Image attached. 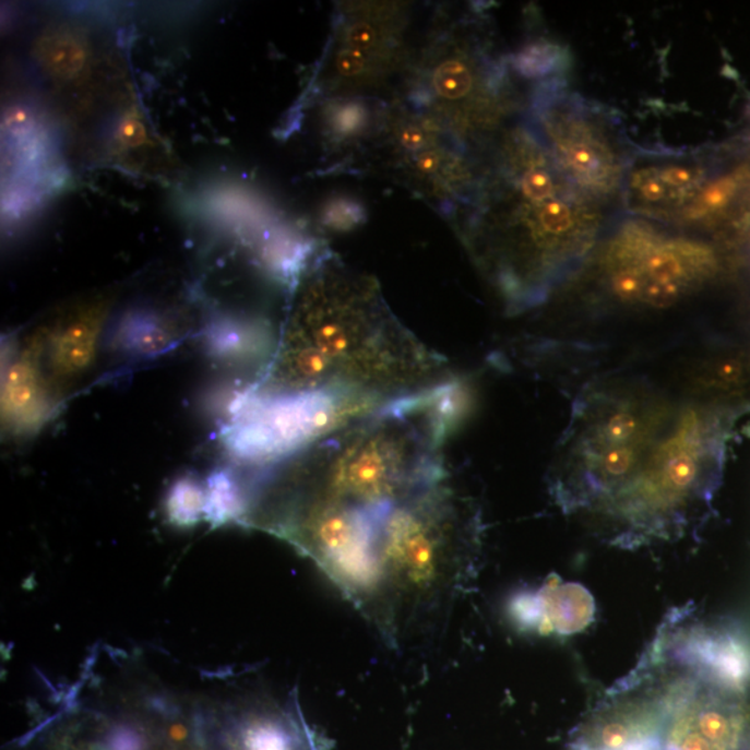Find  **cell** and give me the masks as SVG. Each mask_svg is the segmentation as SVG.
Masks as SVG:
<instances>
[{"label":"cell","mask_w":750,"mask_h":750,"mask_svg":"<svg viewBox=\"0 0 750 750\" xmlns=\"http://www.w3.org/2000/svg\"><path fill=\"white\" fill-rule=\"evenodd\" d=\"M107 300L96 299L70 309L50 333V366L58 379H71L86 369L95 355Z\"/></svg>","instance_id":"obj_13"},{"label":"cell","mask_w":750,"mask_h":750,"mask_svg":"<svg viewBox=\"0 0 750 750\" xmlns=\"http://www.w3.org/2000/svg\"><path fill=\"white\" fill-rule=\"evenodd\" d=\"M262 326L249 321L222 318L206 331L207 348L223 359H239L262 348Z\"/></svg>","instance_id":"obj_18"},{"label":"cell","mask_w":750,"mask_h":750,"mask_svg":"<svg viewBox=\"0 0 750 750\" xmlns=\"http://www.w3.org/2000/svg\"><path fill=\"white\" fill-rule=\"evenodd\" d=\"M372 63H374L372 56L345 45L336 50L334 58L336 74L348 80L360 79V76L369 73Z\"/></svg>","instance_id":"obj_27"},{"label":"cell","mask_w":750,"mask_h":750,"mask_svg":"<svg viewBox=\"0 0 750 750\" xmlns=\"http://www.w3.org/2000/svg\"><path fill=\"white\" fill-rule=\"evenodd\" d=\"M478 83L476 64L464 55L442 60L433 70L431 86L438 98L459 102L474 94Z\"/></svg>","instance_id":"obj_20"},{"label":"cell","mask_w":750,"mask_h":750,"mask_svg":"<svg viewBox=\"0 0 750 750\" xmlns=\"http://www.w3.org/2000/svg\"><path fill=\"white\" fill-rule=\"evenodd\" d=\"M510 68L525 80L540 81L564 74L568 58L558 45L544 43L531 44L510 58Z\"/></svg>","instance_id":"obj_19"},{"label":"cell","mask_w":750,"mask_h":750,"mask_svg":"<svg viewBox=\"0 0 750 750\" xmlns=\"http://www.w3.org/2000/svg\"><path fill=\"white\" fill-rule=\"evenodd\" d=\"M188 736H190V731H188L186 724H182L181 722H172L167 728L168 739L177 745L186 742Z\"/></svg>","instance_id":"obj_30"},{"label":"cell","mask_w":750,"mask_h":750,"mask_svg":"<svg viewBox=\"0 0 750 750\" xmlns=\"http://www.w3.org/2000/svg\"><path fill=\"white\" fill-rule=\"evenodd\" d=\"M259 395L334 392L386 403L448 380L447 360L388 308L374 281L329 254L296 281Z\"/></svg>","instance_id":"obj_2"},{"label":"cell","mask_w":750,"mask_h":750,"mask_svg":"<svg viewBox=\"0 0 750 750\" xmlns=\"http://www.w3.org/2000/svg\"><path fill=\"white\" fill-rule=\"evenodd\" d=\"M713 178L699 152L635 151L622 186L621 211L680 231Z\"/></svg>","instance_id":"obj_10"},{"label":"cell","mask_w":750,"mask_h":750,"mask_svg":"<svg viewBox=\"0 0 750 750\" xmlns=\"http://www.w3.org/2000/svg\"><path fill=\"white\" fill-rule=\"evenodd\" d=\"M205 520L223 525L238 520L247 512L241 488L228 472H217L207 479Z\"/></svg>","instance_id":"obj_21"},{"label":"cell","mask_w":750,"mask_h":750,"mask_svg":"<svg viewBox=\"0 0 750 750\" xmlns=\"http://www.w3.org/2000/svg\"><path fill=\"white\" fill-rule=\"evenodd\" d=\"M197 202L201 216L213 226L245 239L264 234L270 223L269 209L263 202L236 183H213L201 192Z\"/></svg>","instance_id":"obj_14"},{"label":"cell","mask_w":750,"mask_h":750,"mask_svg":"<svg viewBox=\"0 0 750 750\" xmlns=\"http://www.w3.org/2000/svg\"><path fill=\"white\" fill-rule=\"evenodd\" d=\"M144 737L136 728L120 724L106 737V750H145Z\"/></svg>","instance_id":"obj_28"},{"label":"cell","mask_w":750,"mask_h":750,"mask_svg":"<svg viewBox=\"0 0 750 750\" xmlns=\"http://www.w3.org/2000/svg\"><path fill=\"white\" fill-rule=\"evenodd\" d=\"M382 405L334 392L259 395L247 391L224 431V442L239 462L273 466Z\"/></svg>","instance_id":"obj_8"},{"label":"cell","mask_w":750,"mask_h":750,"mask_svg":"<svg viewBox=\"0 0 750 750\" xmlns=\"http://www.w3.org/2000/svg\"><path fill=\"white\" fill-rule=\"evenodd\" d=\"M464 402L462 382L448 379L395 397L296 453L288 459L302 487L295 509L344 510L385 522L401 503L448 477L443 447Z\"/></svg>","instance_id":"obj_4"},{"label":"cell","mask_w":750,"mask_h":750,"mask_svg":"<svg viewBox=\"0 0 750 750\" xmlns=\"http://www.w3.org/2000/svg\"><path fill=\"white\" fill-rule=\"evenodd\" d=\"M69 178L49 117L27 100L10 105L2 120V216L8 226L38 214Z\"/></svg>","instance_id":"obj_9"},{"label":"cell","mask_w":750,"mask_h":750,"mask_svg":"<svg viewBox=\"0 0 750 750\" xmlns=\"http://www.w3.org/2000/svg\"><path fill=\"white\" fill-rule=\"evenodd\" d=\"M48 391L33 354L14 367L4 394L9 420L23 430L37 427L50 409Z\"/></svg>","instance_id":"obj_15"},{"label":"cell","mask_w":750,"mask_h":750,"mask_svg":"<svg viewBox=\"0 0 750 750\" xmlns=\"http://www.w3.org/2000/svg\"><path fill=\"white\" fill-rule=\"evenodd\" d=\"M371 121V107L359 98L329 102L323 110V122L331 140L345 141L364 134Z\"/></svg>","instance_id":"obj_22"},{"label":"cell","mask_w":750,"mask_h":750,"mask_svg":"<svg viewBox=\"0 0 750 750\" xmlns=\"http://www.w3.org/2000/svg\"><path fill=\"white\" fill-rule=\"evenodd\" d=\"M384 24L371 22V20L354 17V22L346 25L342 31V45L349 46L352 49L360 50L374 58V53H380L386 49L390 38Z\"/></svg>","instance_id":"obj_26"},{"label":"cell","mask_w":750,"mask_h":750,"mask_svg":"<svg viewBox=\"0 0 750 750\" xmlns=\"http://www.w3.org/2000/svg\"><path fill=\"white\" fill-rule=\"evenodd\" d=\"M447 478L401 503L382 525L380 599H431L452 574L473 564L481 517Z\"/></svg>","instance_id":"obj_5"},{"label":"cell","mask_w":750,"mask_h":750,"mask_svg":"<svg viewBox=\"0 0 750 750\" xmlns=\"http://www.w3.org/2000/svg\"><path fill=\"white\" fill-rule=\"evenodd\" d=\"M364 203L350 197H334L325 202L320 212V223L335 233H348L366 222Z\"/></svg>","instance_id":"obj_25"},{"label":"cell","mask_w":750,"mask_h":750,"mask_svg":"<svg viewBox=\"0 0 750 750\" xmlns=\"http://www.w3.org/2000/svg\"><path fill=\"white\" fill-rule=\"evenodd\" d=\"M709 418L690 392L646 377L586 386L556 449L550 495L621 548L681 538L711 497Z\"/></svg>","instance_id":"obj_1"},{"label":"cell","mask_w":750,"mask_h":750,"mask_svg":"<svg viewBox=\"0 0 750 750\" xmlns=\"http://www.w3.org/2000/svg\"><path fill=\"white\" fill-rule=\"evenodd\" d=\"M621 214L561 175L523 120L500 138L466 243L504 309L517 314L583 272Z\"/></svg>","instance_id":"obj_3"},{"label":"cell","mask_w":750,"mask_h":750,"mask_svg":"<svg viewBox=\"0 0 750 750\" xmlns=\"http://www.w3.org/2000/svg\"><path fill=\"white\" fill-rule=\"evenodd\" d=\"M175 341L177 331L172 325L163 316L146 309L127 311L111 335L116 349L138 357L159 355L170 349Z\"/></svg>","instance_id":"obj_16"},{"label":"cell","mask_w":750,"mask_h":750,"mask_svg":"<svg viewBox=\"0 0 750 750\" xmlns=\"http://www.w3.org/2000/svg\"><path fill=\"white\" fill-rule=\"evenodd\" d=\"M31 59L40 79L60 98H73L76 111L85 109L95 84L96 52L83 25L56 22L35 35Z\"/></svg>","instance_id":"obj_11"},{"label":"cell","mask_w":750,"mask_h":750,"mask_svg":"<svg viewBox=\"0 0 750 750\" xmlns=\"http://www.w3.org/2000/svg\"><path fill=\"white\" fill-rule=\"evenodd\" d=\"M168 520L177 527H192L205 519L206 489L191 477L178 479L167 495Z\"/></svg>","instance_id":"obj_23"},{"label":"cell","mask_w":750,"mask_h":750,"mask_svg":"<svg viewBox=\"0 0 750 750\" xmlns=\"http://www.w3.org/2000/svg\"><path fill=\"white\" fill-rule=\"evenodd\" d=\"M401 144L412 152L422 150L427 144V136L420 127H405L401 134Z\"/></svg>","instance_id":"obj_29"},{"label":"cell","mask_w":750,"mask_h":750,"mask_svg":"<svg viewBox=\"0 0 750 750\" xmlns=\"http://www.w3.org/2000/svg\"><path fill=\"white\" fill-rule=\"evenodd\" d=\"M243 750H296L295 739L283 726L273 718H253L243 728Z\"/></svg>","instance_id":"obj_24"},{"label":"cell","mask_w":750,"mask_h":750,"mask_svg":"<svg viewBox=\"0 0 750 750\" xmlns=\"http://www.w3.org/2000/svg\"><path fill=\"white\" fill-rule=\"evenodd\" d=\"M610 302L665 310L690 299L716 275L717 254L692 234L622 213L585 267Z\"/></svg>","instance_id":"obj_6"},{"label":"cell","mask_w":750,"mask_h":750,"mask_svg":"<svg viewBox=\"0 0 750 750\" xmlns=\"http://www.w3.org/2000/svg\"><path fill=\"white\" fill-rule=\"evenodd\" d=\"M524 121L561 175L595 201L621 211L635 147L614 109L570 90L561 75L535 85Z\"/></svg>","instance_id":"obj_7"},{"label":"cell","mask_w":750,"mask_h":750,"mask_svg":"<svg viewBox=\"0 0 750 750\" xmlns=\"http://www.w3.org/2000/svg\"><path fill=\"white\" fill-rule=\"evenodd\" d=\"M512 615L524 629L540 635H573L594 620L595 602L584 586L552 579L537 591L519 595Z\"/></svg>","instance_id":"obj_12"},{"label":"cell","mask_w":750,"mask_h":750,"mask_svg":"<svg viewBox=\"0 0 750 750\" xmlns=\"http://www.w3.org/2000/svg\"><path fill=\"white\" fill-rule=\"evenodd\" d=\"M106 152L111 160L134 167L141 159H150L151 153H159L146 117L135 102L127 100L111 121L107 134Z\"/></svg>","instance_id":"obj_17"}]
</instances>
